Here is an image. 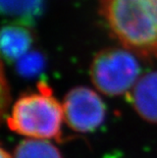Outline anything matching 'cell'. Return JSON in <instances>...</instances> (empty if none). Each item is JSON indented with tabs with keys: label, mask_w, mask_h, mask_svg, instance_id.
<instances>
[{
	"label": "cell",
	"mask_w": 157,
	"mask_h": 158,
	"mask_svg": "<svg viewBox=\"0 0 157 158\" xmlns=\"http://www.w3.org/2000/svg\"><path fill=\"white\" fill-rule=\"evenodd\" d=\"M126 98L140 117L157 123V70L140 77L126 94Z\"/></svg>",
	"instance_id": "5"
},
{
	"label": "cell",
	"mask_w": 157,
	"mask_h": 158,
	"mask_svg": "<svg viewBox=\"0 0 157 158\" xmlns=\"http://www.w3.org/2000/svg\"><path fill=\"white\" fill-rule=\"evenodd\" d=\"M145 3L157 26V0H145Z\"/></svg>",
	"instance_id": "11"
},
{
	"label": "cell",
	"mask_w": 157,
	"mask_h": 158,
	"mask_svg": "<svg viewBox=\"0 0 157 158\" xmlns=\"http://www.w3.org/2000/svg\"><path fill=\"white\" fill-rule=\"evenodd\" d=\"M16 62H18L19 72L25 77H33L37 75L44 66L43 56L38 52H28Z\"/></svg>",
	"instance_id": "9"
},
{
	"label": "cell",
	"mask_w": 157,
	"mask_h": 158,
	"mask_svg": "<svg viewBox=\"0 0 157 158\" xmlns=\"http://www.w3.org/2000/svg\"><path fill=\"white\" fill-rule=\"evenodd\" d=\"M131 50L105 48L93 58L90 76L97 91L110 97L126 95L141 77V66Z\"/></svg>",
	"instance_id": "3"
},
{
	"label": "cell",
	"mask_w": 157,
	"mask_h": 158,
	"mask_svg": "<svg viewBox=\"0 0 157 158\" xmlns=\"http://www.w3.org/2000/svg\"><path fill=\"white\" fill-rule=\"evenodd\" d=\"M9 105H10V90L3 69L2 58L0 57V123L8 111Z\"/></svg>",
	"instance_id": "10"
},
{
	"label": "cell",
	"mask_w": 157,
	"mask_h": 158,
	"mask_svg": "<svg viewBox=\"0 0 157 158\" xmlns=\"http://www.w3.org/2000/svg\"><path fill=\"white\" fill-rule=\"evenodd\" d=\"M34 35L28 26L11 23L0 29V57L7 62H16L29 52Z\"/></svg>",
	"instance_id": "6"
},
{
	"label": "cell",
	"mask_w": 157,
	"mask_h": 158,
	"mask_svg": "<svg viewBox=\"0 0 157 158\" xmlns=\"http://www.w3.org/2000/svg\"><path fill=\"white\" fill-rule=\"evenodd\" d=\"M12 158H62V155L48 140L27 139L15 147Z\"/></svg>",
	"instance_id": "8"
},
{
	"label": "cell",
	"mask_w": 157,
	"mask_h": 158,
	"mask_svg": "<svg viewBox=\"0 0 157 158\" xmlns=\"http://www.w3.org/2000/svg\"><path fill=\"white\" fill-rule=\"evenodd\" d=\"M64 120L62 104L45 83L38 92L21 96L13 104L7 126L12 132L38 140H59Z\"/></svg>",
	"instance_id": "2"
},
{
	"label": "cell",
	"mask_w": 157,
	"mask_h": 158,
	"mask_svg": "<svg viewBox=\"0 0 157 158\" xmlns=\"http://www.w3.org/2000/svg\"><path fill=\"white\" fill-rule=\"evenodd\" d=\"M43 11V0H0V15L29 26Z\"/></svg>",
	"instance_id": "7"
},
{
	"label": "cell",
	"mask_w": 157,
	"mask_h": 158,
	"mask_svg": "<svg viewBox=\"0 0 157 158\" xmlns=\"http://www.w3.org/2000/svg\"><path fill=\"white\" fill-rule=\"evenodd\" d=\"M62 109L65 123L78 133L94 132L106 115V106L98 93L83 86L68 91L63 99Z\"/></svg>",
	"instance_id": "4"
},
{
	"label": "cell",
	"mask_w": 157,
	"mask_h": 158,
	"mask_svg": "<svg viewBox=\"0 0 157 158\" xmlns=\"http://www.w3.org/2000/svg\"><path fill=\"white\" fill-rule=\"evenodd\" d=\"M100 13L122 47L157 58V26L145 0H97Z\"/></svg>",
	"instance_id": "1"
},
{
	"label": "cell",
	"mask_w": 157,
	"mask_h": 158,
	"mask_svg": "<svg viewBox=\"0 0 157 158\" xmlns=\"http://www.w3.org/2000/svg\"><path fill=\"white\" fill-rule=\"evenodd\" d=\"M0 158H12V156L5 149L0 147Z\"/></svg>",
	"instance_id": "12"
}]
</instances>
